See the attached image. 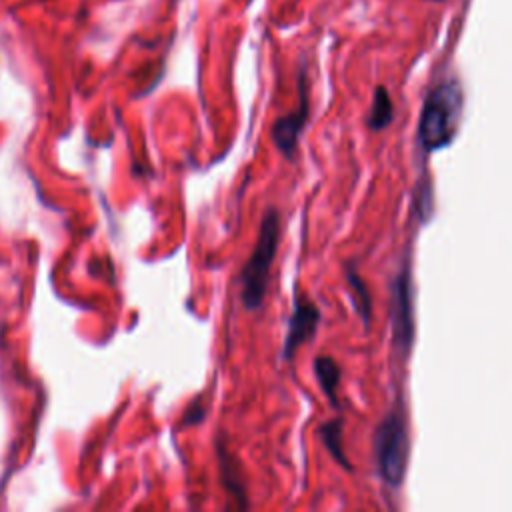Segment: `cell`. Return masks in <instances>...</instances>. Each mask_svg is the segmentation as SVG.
<instances>
[{
    "label": "cell",
    "mask_w": 512,
    "mask_h": 512,
    "mask_svg": "<svg viewBox=\"0 0 512 512\" xmlns=\"http://www.w3.org/2000/svg\"><path fill=\"white\" fill-rule=\"evenodd\" d=\"M464 94L456 78L438 82L424 98L416 140L424 154L446 148L458 130Z\"/></svg>",
    "instance_id": "6da1fadb"
},
{
    "label": "cell",
    "mask_w": 512,
    "mask_h": 512,
    "mask_svg": "<svg viewBox=\"0 0 512 512\" xmlns=\"http://www.w3.org/2000/svg\"><path fill=\"white\" fill-rule=\"evenodd\" d=\"M280 244V214L276 208H268L262 216L258 240L248 260L240 270V298L246 310H258L264 302L270 270Z\"/></svg>",
    "instance_id": "7a4b0ae2"
},
{
    "label": "cell",
    "mask_w": 512,
    "mask_h": 512,
    "mask_svg": "<svg viewBox=\"0 0 512 512\" xmlns=\"http://www.w3.org/2000/svg\"><path fill=\"white\" fill-rule=\"evenodd\" d=\"M410 456V436L402 406L392 408L374 430L376 470L386 486L398 488L404 482Z\"/></svg>",
    "instance_id": "3957f363"
},
{
    "label": "cell",
    "mask_w": 512,
    "mask_h": 512,
    "mask_svg": "<svg viewBox=\"0 0 512 512\" xmlns=\"http://www.w3.org/2000/svg\"><path fill=\"white\" fill-rule=\"evenodd\" d=\"M392 348L398 356L406 358L414 342V290H412V270L410 258L404 260L402 270L392 280Z\"/></svg>",
    "instance_id": "277c9868"
},
{
    "label": "cell",
    "mask_w": 512,
    "mask_h": 512,
    "mask_svg": "<svg viewBox=\"0 0 512 512\" xmlns=\"http://www.w3.org/2000/svg\"><path fill=\"white\" fill-rule=\"evenodd\" d=\"M298 92H300V104L296 110L278 116L272 124L270 136L272 142L276 144L278 152L286 158V160H294L296 150H298V142L302 136V130L308 122L310 116V102H308V92H306V76L304 72L300 74V82H298Z\"/></svg>",
    "instance_id": "5b68a950"
},
{
    "label": "cell",
    "mask_w": 512,
    "mask_h": 512,
    "mask_svg": "<svg viewBox=\"0 0 512 512\" xmlns=\"http://www.w3.org/2000/svg\"><path fill=\"white\" fill-rule=\"evenodd\" d=\"M320 308L314 300H308L300 294L294 296V308L288 318V330L282 344V358L292 360L302 344L314 338L320 324Z\"/></svg>",
    "instance_id": "8992f818"
},
{
    "label": "cell",
    "mask_w": 512,
    "mask_h": 512,
    "mask_svg": "<svg viewBox=\"0 0 512 512\" xmlns=\"http://www.w3.org/2000/svg\"><path fill=\"white\" fill-rule=\"evenodd\" d=\"M318 438L322 440L324 448L330 452V456L348 472H352V464L344 452V420L334 418L318 426Z\"/></svg>",
    "instance_id": "52a82bcc"
},
{
    "label": "cell",
    "mask_w": 512,
    "mask_h": 512,
    "mask_svg": "<svg viewBox=\"0 0 512 512\" xmlns=\"http://www.w3.org/2000/svg\"><path fill=\"white\" fill-rule=\"evenodd\" d=\"M218 462H220V476H222L224 488L228 490V494H232V498L238 500V508H246L248 506L246 484L240 478L238 462H234L232 454H228L222 444H218Z\"/></svg>",
    "instance_id": "ba28073f"
},
{
    "label": "cell",
    "mask_w": 512,
    "mask_h": 512,
    "mask_svg": "<svg viewBox=\"0 0 512 512\" xmlns=\"http://www.w3.org/2000/svg\"><path fill=\"white\" fill-rule=\"evenodd\" d=\"M312 370H314V376H316L322 392L330 400V404L338 408L340 404H338L336 390H338V384L342 378V370H340L338 362L332 356H316L312 362Z\"/></svg>",
    "instance_id": "9c48e42d"
},
{
    "label": "cell",
    "mask_w": 512,
    "mask_h": 512,
    "mask_svg": "<svg viewBox=\"0 0 512 512\" xmlns=\"http://www.w3.org/2000/svg\"><path fill=\"white\" fill-rule=\"evenodd\" d=\"M392 118H394L392 98H390L386 86H376L374 94H372V104H370V110H368L366 124H368L370 130L380 132L392 122Z\"/></svg>",
    "instance_id": "30bf717a"
},
{
    "label": "cell",
    "mask_w": 512,
    "mask_h": 512,
    "mask_svg": "<svg viewBox=\"0 0 512 512\" xmlns=\"http://www.w3.org/2000/svg\"><path fill=\"white\" fill-rule=\"evenodd\" d=\"M346 280H348V286L352 290V296H354V302H356V308H358V314L364 322V326L370 324V316H372V304H370V292L362 280V276L358 274L356 268L348 266L346 268Z\"/></svg>",
    "instance_id": "8fae6325"
},
{
    "label": "cell",
    "mask_w": 512,
    "mask_h": 512,
    "mask_svg": "<svg viewBox=\"0 0 512 512\" xmlns=\"http://www.w3.org/2000/svg\"><path fill=\"white\" fill-rule=\"evenodd\" d=\"M206 410L200 406V400H194L190 408L184 412V424H198L204 420Z\"/></svg>",
    "instance_id": "7c38bea8"
},
{
    "label": "cell",
    "mask_w": 512,
    "mask_h": 512,
    "mask_svg": "<svg viewBox=\"0 0 512 512\" xmlns=\"http://www.w3.org/2000/svg\"><path fill=\"white\" fill-rule=\"evenodd\" d=\"M432 2H438V0H432Z\"/></svg>",
    "instance_id": "4fadbf2b"
}]
</instances>
